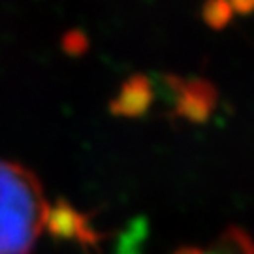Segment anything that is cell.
Returning a JSON list of instances; mask_svg holds the SVG:
<instances>
[{
    "label": "cell",
    "mask_w": 254,
    "mask_h": 254,
    "mask_svg": "<svg viewBox=\"0 0 254 254\" xmlns=\"http://www.w3.org/2000/svg\"><path fill=\"white\" fill-rule=\"evenodd\" d=\"M154 98V89L147 77H132L125 83L113 108L117 113L136 117L145 113Z\"/></svg>",
    "instance_id": "obj_3"
},
{
    "label": "cell",
    "mask_w": 254,
    "mask_h": 254,
    "mask_svg": "<svg viewBox=\"0 0 254 254\" xmlns=\"http://www.w3.org/2000/svg\"><path fill=\"white\" fill-rule=\"evenodd\" d=\"M175 254H254V239L243 228L232 226L224 230L209 249L183 247Z\"/></svg>",
    "instance_id": "obj_4"
},
{
    "label": "cell",
    "mask_w": 254,
    "mask_h": 254,
    "mask_svg": "<svg viewBox=\"0 0 254 254\" xmlns=\"http://www.w3.org/2000/svg\"><path fill=\"white\" fill-rule=\"evenodd\" d=\"M164 89L173 104V111L194 125L205 123L217 108V89L207 79L166 77Z\"/></svg>",
    "instance_id": "obj_2"
},
{
    "label": "cell",
    "mask_w": 254,
    "mask_h": 254,
    "mask_svg": "<svg viewBox=\"0 0 254 254\" xmlns=\"http://www.w3.org/2000/svg\"><path fill=\"white\" fill-rule=\"evenodd\" d=\"M201 17L211 28L220 30L232 21L234 9L230 6V0H205L201 8Z\"/></svg>",
    "instance_id": "obj_5"
},
{
    "label": "cell",
    "mask_w": 254,
    "mask_h": 254,
    "mask_svg": "<svg viewBox=\"0 0 254 254\" xmlns=\"http://www.w3.org/2000/svg\"><path fill=\"white\" fill-rule=\"evenodd\" d=\"M230 6L234 9V13H253L254 11V0H230Z\"/></svg>",
    "instance_id": "obj_6"
},
{
    "label": "cell",
    "mask_w": 254,
    "mask_h": 254,
    "mask_svg": "<svg viewBox=\"0 0 254 254\" xmlns=\"http://www.w3.org/2000/svg\"><path fill=\"white\" fill-rule=\"evenodd\" d=\"M51 213L36 175L21 164L0 160V254H30L51 224Z\"/></svg>",
    "instance_id": "obj_1"
}]
</instances>
